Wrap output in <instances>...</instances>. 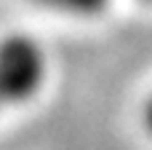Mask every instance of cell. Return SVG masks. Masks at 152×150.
<instances>
[{
  "label": "cell",
  "mask_w": 152,
  "mask_h": 150,
  "mask_svg": "<svg viewBox=\"0 0 152 150\" xmlns=\"http://www.w3.org/2000/svg\"><path fill=\"white\" fill-rule=\"evenodd\" d=\"M51 78L45 46L29 32H5L0 38V99L5 107L35 102Z\"/></svg>",
  "instance_id": "obj_1"
},
{
  "label": "cell",
  "mask_w": 152,
  "mask_h": 150,
  "mask_svg": "<svg viewBox=\"0 0 152 150\" xmlns=\"http://www.w3.org/2000/svg\"><path fill=\"white\" fill-rule=\"evenodd\" d=\"M32 3L67 19H96L110 8L112 0H32Z\"/></svg>",
  "instance_id": "obj_2"
},
{
  "label": "cell",
  "mask_w": 152,
  "mask_h": 150,
  "mask_svg": "<svg viewBox=\"0 0 152 150\" xmlns=\"http://www.w3.org/2000/svg\"><path fill=\"white\" fill-rule=\"evenodd\" d=\"M142 126H144V132L150 134V140H152V91L142 102Z\"/></svg>",
  "instance_id": "obj_3"
},
{
  "label": "cell",
  "mask_w": 152,
  "mask_h": 150,
  "mask_svg": "<svg viewBox=\"0 0 152 150\" xmlns=\"http://www.w3.org/2000/svg\"><path fill=\"white\" fill-rule=\"evenodd\" d=\"M3 110H5V105H3V99H0V113H3Z\"/></svg>",
  "instance_id": "obj_4"
},
{
  "label": "cell",
  "mask_w": 152,
  "mask_h": 150,
  "mask_svg": "<svg viewBox=\"0 0 152 150\" xmlns=\"http://www.w3.org/2000/svg\"><path fill=\"white\" fill-rule=\"evenodd\" d=\"M139 3H150V5H152V0H139Z\"/></svg>",
  "instance_id": "obj_5"
}]
</instances>
